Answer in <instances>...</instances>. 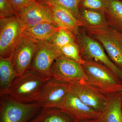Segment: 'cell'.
<instances>
[{"label": "cell", "mask_w": 122, "mask_h": 122, "mask_svg": "<svg viewBox=\"0 0 122 122\" xmlns=\"http://www.w3.org/2000/svg\"><path fill=\"white\" fill-rule=\"evenodd\" d=\"M51 77L40 75L29 70L14 79L8 95L20 102H34L43 86Z\"/></svg>", "instance_id": "6da1fadb"}, {"label": "cell", "mask_w": 122, "mask_h": 122, "mask_svg": "<svg viewBox=\"0 0 122 122\" xmlns=\"http://www.w3.org/2000/svg\"><path fill=\"white\" fill-rule=\"evenodd\" d=\"M90 84L109 94L122 91V81L110 68L95 61H85L82 65Z\"/></svg>", "instance_id": "7a4b0ae2"}, {"label": "cell", "mask_w": 122, "mask_h": 122, "mask_svg": "<svg viewBox=\"0 0 122 122\" xmlns=\"http://www.w3.org/2000/svg\"><path fill=\"white\" fill-rule=\"evenodd\" d=\"M24 29L17 16L0 18V57H12L22 42Z\"/></svg>", "instance_id": "3957f363"}, {"label": "cell", "mask_w": 122, "mask_h": 122, "mask_svg": "<svg viewBox=\"0 0 122 122\" xmlns=\"http://www.w3.org/2000/svg\"><path fill=\"white\" fill-rule=\"evenodd\" d=\"M41 108L35 102L23 103L8 95L0 96V122H29Z\"/></svg>", "instance_id": "277c9868"}, {"label": "cell", "mask_w": 122, "mask_h": 122, "mask_svg": "<svg viewBox=\"0 0 122 122\" xmlns=\"http://www.w3.org/2000/svg\"><path fill=\"white\" fill-rule=\"evenodd\" d=\"M81 30L76 37L82 59L104 64L112 70L122 81V70L112 61L102 45L86 32L85 29Z\"/></svg>", "instance_id": "5b68a950"}, {"label": "cell", "mask_w": 122, "mask_h": 122, "mask_svg": "<svg viewBox=\"0 0 122 122\" xmlns=\"http://www.w3.org/2000/svg\"><path fill=\"white\" fill-rule=\"evenodd\" d=\"M86 31L102 45L112 61L122 70V33L110 26Z\"/></svg>", "instance_id": "8992f818"}, {"label": "cell", "mask_w": 122, "mask_h": 122, "mask_svg": "<svg viewBox=\"0 0 122 122\" xmlns=\"http://www.w3.org/2000/svg\"><path fill=\"white\" fill-rule=\"evenodd\" d=\"M69 91L83 103L101 113L104 111L108 104L109 94L103 93L87 81L70 83Z\"/></svg>", "instance_id": "52a82bcc"}, {"label": "cell", "mask_w": 122, "mask_h": 122, "mask_svg": "<svg viewBox=\"0 0 122 122\" xmlns=\"http://www.w3.org/2000/svg\"><path fill=\"white\" fill-rule=\"evenodd\" d=\"M52 77L68 83L88 81L82 64L63 57L57 58L51 66Z\"/></svg>", "instance_id": "ba28073f"}, {"label": "cell", "mask_w": 122, "mask_h": 122, "mask_svg": "<svg viewBox=\"0 0 122 122\" xmlns=\"http://www.w3.org/2000/svg\"><path fill=\"white\" fill-rule=\"evenodd\" d=\"M61 55L58 48L48 41L38 44L36 52L30 70L40 75L52 77L51 66Z\"/></svg>", "instance_id": "9c48e42d"}, {"label": "cell", "mask_w": 122, "mask_h": 122, "mask_svg": "<svg viewBox=\"0 0 122 122\" xmlns=\"http://www.w3.org/2000/svg\"><path fill=\"white\" fill-rule=\"evenodd\" d=\"M70 83L60 81L51 77L43 86L34 102L39 104L41 108H59L69 91Z\"/></svg>", "instance_id": "30bf717a"}, {"label": "cell", "mask_w": 122, "mask_h": 122, "mask_svg": "<svg viewBox=\"0 0 122 122\" xmlns=\"http://www.w3.org/2000/svg\"><path fill=\"white\" fill-rule=\"evenodd\" d=\"M17 16L24 29L45 22L56 25L50 6L36 0L18 12Z\"/></svg>", "instance_id": "8fae6325"}, {"label": "cell", "mask_w": 122, "mask_h": 122, "mask_svg": "<svg viewBox=\"0 0 122 122\" xmlns=\"http://www.w3.org/2000/svg\"><path fill=\"white\" fill-rule=\"evenodd\" d=\"M59 108L69 114L77 122L102 118V113L83 103L69 91L66 94Z\"/></svg>", "instance_id": "7c38bea8"}, {"label": "cell", "mask_w": 122, "mask_h": 122, "mask_svg": "<svg viewBox=\"0 0 122 122\" xmlns=\"http://www.w3.org/2000/svg\"><path fill=\"white\" fill-rule=\"evenodd\" d=\"M37 47L38 44L24 36L12 57L14 68L19 76L30 70Z\"/></svg>", "instance_id": "4fadbf2b"}, {"label": "cell", "mask_w": 122, "mask_h": 122, "mask_svg": "<svg viewBox=\"0 0 122 122\" xmlns=\"http://www.w3.org/2000/svg\"><path fill=\"white\" fill-rule=\"evenodd\" d=\"M78 20L86 30L102 29L109 26L104 12L93 10L79 9Z\"/></svg>", "instance_id": "5bb4252c"}, {"label": "cell", "mask_w": 122, "mask_h": 122, "mask_svg": "<svg viewBox=\"0 0 122 122\" xmlns=\"http://www.w3.org/2000/svg\"><path fill=\"white\" fill-rule=\"evenodd\" d=\"M49 5L52 11L55 25L68 29L76 35H77L82 27L77 18L65 9L55 5Z\"/></svg>", "instance_id": "9a60e30c"}, {"label": "cell", "mask_w": 122, "mask_h": 122, "mask_svg": "<svg viewBox=\"0 0 122 122\" xmlns=\"http://www.w3.org/2000/svg\"><path fill=\"white\" fill-rule=\"evenodd\" d=\"M62 28L49 22H42L24 29L23 34L25 37L38 44L40 42L48 41Z\"/></svg>", "instance_id": "2e32d148"}, {"label": "cell", "mask_w": 122, "mask_h": 122, "mask_svg": "<svg viewBox=\"0 0 122 122\" xmlns=\"http://www.w3.org/2000/svg\"><path fill=\"white\" fill-rule=\"evenodd\" d=\"M108 104L102 113L103 122H122V92L109 94Z\"/></svg>", "instance_id": "e0dca14e"}, {"label": "cell", "mask_w": 122, "mask_h": 122, "mask_svg": "<svg viewBox=\"0 0 122 122\" xmlns=\"http://www.w3.org/2000/svg\"><path fill=\"white\" fill-rule=\"evenodd\" d=\"M30 122H77L69 114L57 107H42Z\"/></svg>", "instance_id": "ac0fdd59"}, {"label": "cell", "mask_w": 122, "mask_h": 122, "mask_svg": "<svg viewBox=\"0 0 122 122\" xmlns=\"http://www.w3.org/2000/svg\"><path fill=\"white\" fill-rule=\"evenodd\" d=\"M18 76L12 61V57H0V96L8 95L11 83Z\"/></svg>", "instance_id": "d6986e66"}, {"label": "cell", "mask_w": 122, "mask_h": 122, "mask_svg": "<svg viewBox=\"0 0 122 122\" xmlns=\"http://www.w3.org/2000/svg\"><path fill=\"white\" fill-rule=\"evenodd\" d=\"M104 13L109 26L122 33V0H108Z\"/></svg>", "instance_id": "ffe728a7"}, {"label": "cell", "mask_w": 122, "mask_h": 122, "mask_svg": "<svg viewBox=\"0 0 122 122\" xmlns=\"http://www.w3.org/2000/svg\"><path fill=\"white\" fill-rule=\"evenodd\" d=\"M48 41L57 48L77 41L74 33L65 28L59 30Z\"/></svg>", "instance_id": "44dd1931"}, {"label": "cell", "mask_w": 122, "mask_h": 122, "mask_svg": "<svg viewBox=\"0 0 122 122\" xmlns=\"http://www.w3.org/2000/svg\"><path fill=\"white\" fill-rule=\"evenodd\" d=\"M38 2L48 5H55L65 9L78 18L79 13V7L81 0H36Z\"/></svg>", "instance_id": "7402d4cb"}, {"label": "cell", "mask_w": 122, "mask_h": 122, "mask_svg": "<svg viewBox=\"0 0 122 122\" xmlns=\"http://www.w3.org/2000/svg\"><path fill=\"white\" fill-rule=\"evenodd\" d=\"M61 56L83 64L85 61L81 57L77 41L58 48Z\"/></svg>", "instance_id": "603a6c76"}, {"label": "cell", "mask_w": 122, "mask_h": 122, "mask_svg": "<svg viewBox=\"0 0 122 122\" xmlns=\"http://www.w3.org/2000/svg\"><path fill=\"white\" fill-rule=\"evenodd\" d=\"M108 0H81L79 9H86L104 12Z\"/></svg>", "instance_id": "cb8c5ba5"}, {"label": "cell", "mask_w": 122, "mask_h": 122, "mask_svg": "<svg viewBox=\"0 0 122 122\" xmlns=\"http://www.w3.org/2000/svg\"><path fill=\"white\" fill-rule=\"evenodd\" d=\"M10 0H0V18L17 16Z\"/></svg>", "instance_id": "d4e9b609"}, {"label": "cell", "mask_w": 122, "mask_h": 122, "mask_svg": "<svg viewBox=\"0 0 122 122\" xmlns=\"http://www.w3.org/2000/svg\"><path fill=\"white\" fill-rule=\"evenodd\" d=\"M35 0H10L12 7L15 12L17 13Z\"/></svg>", "instance_id": "484cf974"}, {"label": "cell", "mask_w": 122, "mask_h": 122, "mask_svg": "<svg viewBox=\"0 0 122 122\" xmlns=\"http://www.w3.org/2000/svg\"><path fill=\"white\" fill-rule=\"evenodd\" d=\"M79 122H103L102 118H100L95 119L85 120V121Z\"/></svg>", "instance_id": "4316f807"}, {"label": "cell", "mask_w": 122, "mask_h": 122, "mask_svg": "<svg viewBox=\"0 0 122 122\" xmlns=\"http://www.w3.org/2000/svg\"></svg>", "instance_id": "83f0119b"}, {"label": "cell", "mask_w": 122, "mask_h": 122, "mask_svg": "<svg viewBox=\"0 0 122 122\" xmlns=\"http://www.w3.org/2000/svg\"></svg>", "instance_id": "f1b7e54d"}, {"label": "cell", "mask_w": 122, "mask_h": 122, "mask_svg": "<svg viewBox=\"0 0 122 122\" xmlns=\"http://www.w3.org/2000/svg\"></svg>", "instance_id": "f546056e"}]
</instances>
